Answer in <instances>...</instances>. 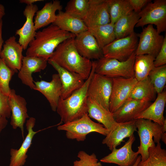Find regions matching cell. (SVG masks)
Segmentation results:
<instances>
[{
	"mask_svg": "<svg viewBox=\"0 0 166 166\" xmlns=\"http://www.w3.org/2000/svg\"><path fill=\"white\" fill-rule=\"evenodd\" d=\"M75 36L51 24L37 32L34 39L30 43L26 49V56L42 57L48 60L59 44L67 39L74 38Z\"/></svg>",
	"mask_w": 166,
	"mask_h": 166,
	"instance_id": "6da1fadb",
	"label": "cell"
},
{
	"mask_svg": "<svg viewBox=\"0 0 166 166\" xmlns=\"http://www.w3.org/2000/svg\"><path fill=\"white\" fill-rule=\"evenodd\" d=\"M65 69L77 73L85 80L92 69V61L79 53L74 43V38L67 39L59 44L49 58Z\"/></svg>",
	"mask_w": 166,
	"mask_h": 166,
	"instance_id": "7a4b0ae2",
	"label": "cell"
},
{
	"mask_svg": "<svg viewBox=\"0 0 166 166\" xmlns=\"http://www.w3.org/2000/svg\"><path fill=\"white\" fill-rule=\"evenodd\" d=\"M93 65L90 75L82 86L65 99L60 97L56 111L64 123L78 119L88 114V86L95 73V63Z\"/></svg>",
	"mask_w": 166,
	"mask_h": 166,
	"instance_id": "3957f363",
	"label": "cell"
},
{
	"mask_svg": "<svg viewBox=\"0 0 166 166\" xmlns=\"http://www.w3.org/2000/svg\"><path fill=\"white\" fill-rule=\"evenodd\" d=\"M57 129L65 131L68 139L78 141H84L87 135L92 132L106 136L109 131L101 124L93 121L88 114L78 119L59 125Z\"/></svg>",
	"mask_w": 166,
	"mask_h": 166,
	"instance_id": "277c9868",
	"label": "cell"
},
{
	"mask_svg": "<svg viewBox=\"0 0 166 166\" xmlns=\"http://www.w3.org/2000/svg\"><path fill=\"white\" fill-rule=\"evenodd\" d=\"M136 56L134 52L124 61L103 57L94 61L95 73L112 78L134 77L133 67Z\"/></svg>",
	"mask_w": 166,
	"mask_h": 166,
	"instance_id": "5b68a950",
	"label": "cell"
},
{
	"mask_svg": "<svg viewBox=\"0 0 166 166\" xmlns=\"http://www.w3.org/2000/svg\"><path fill=\"white\" fill-rule=\"evenodd\" d=\"M140 144L136 152L140 155V161L148 158V149L155 146V143L160 142L163 133L162 126L151 120L144 119H136Z\"/></svg>",
	"mask_w": 166,
	"mask_h": 166,
	"instance_id": "8992f818",
	"label": "cell"
},
{
	"mask_svg": "<svg viewBox=\"0 0 166 166\" xmlns=\"http://www.w3.org/2000/svg\"><path fill=\"white\" fill-rule=\"evenodd\" d=\"M139 19L136 27L154 24L160 34L166 30V0H155L148 3L138 13Z\"/></svg>",
	"mask_w": 166,
	"mask_h": 166,
	"instance_id": "52a82bcc",
	"label": "cell"
},
{
	"mask_svg": "<svg viewBox=\"0 0 166 166\" xmlns=\"http://www.w3.org/2000/svg\"><path fill=\"white\" fill-rule=\"evenodd\" d=\"M138 42L137 34L135 32L126 37L116 39L102 49L103 56L125 61L135 52Z\"/></svg>",
	"mask_w": 166,
	"mask_h": 166,
	"instance_id": "ba28073f",
	"label": "cell"
},
{
	"mask_svg": "<svg viewBox=\"0 0 166 166\" xmlns=\"http://www.w3.org/2000/svg\"><path fill=\"white\" fill-rule=\"evenodd\" d=\"M112 78L94 73L88 88V98L109 110Z\"/></svg>",
	"mask_w": 166,
	"mask_h": 166,
	"instance_id": "9c48e42d",
	"label": "cell"
},
{
	"mask_svg": "<svg viewBox=\"0 0 166 166\" xmlns=\"http://www.w3.org/2000/svg\"><path fill=\"white\" fill-rule=\"evenodd\" d=\"M137 34L139 40L135 51L136 55L147 54L155 58L162 45L164 37L159 34L151 24L148 25Z\"/></svg>",
	"mask_w": 166,
	"mask_h": 166,
	"instance_id": "30bf717a",
	"label": "cell"
},
{
	"mask_svg": "<svg viewBox=\"0 0 166 166\" xmlns=\"http://www.w3.org/2000/svg\"><path fill=\"white\" fill-rule=\"evenodd\" d=\"M112 86L109 100V110L114 113L128 99L137 81L134 77L112 78Z\"/></svg>",
	"mask_w": 166,
	"mask_h": 166,
	"instance_id": "8fae6325",
	"label": "cell"
},
{
	"mask_svg": "<svg viewBox=\"0 0 166 166\" xmlns=\"http://www.w3.org/2000/svg\"><path fill=\"white\" fill-rule=\"evenodd\" d=\"M135 140L133 134L121 148H113L111 153L100 160L101 162L117 164L120 166H132L136 161L139 154L133 151L132 145Z\"/></svg>",
	"mask_w": 166,
	"mask_h": 166,
	"instance_id": "7c38bea8",
	"label": "cell"
},
{
	"mask_svg": "<svg viewBox=\"0 0 166 166\" xmlns=\"http://www.w3.org/2000/svg\"><path fill=\"white\" fill-rule=\"evenodd\" d=\"M48 62L57 72L59 76L62 86V98H67L84 84L85 80L80 74L65 69L50 59Z\"/></svg>",
	"mask_w": 166,
	"mask_h": 166,
	"instance_id": "4fadbf2b",
	"label": "cell"
},
{
	"mask_svg": "<svg viewBox=\"0 0 166 166\" xmlns=\"http://www.w3.org/2000/svg\"><path fill=\"white\" fill-rule=\"evenodd\" d=\"M0 52V58L6 65L17 72L20 69L24 56L22 47L17 42L14 36L5 41Z\"/></svg>",
	"mask_w": 166,
	"mask_h": 166,
	"instance_id": "5bb4252c",
	"label": "cell"
},
{
	"mask_svg": "<svg viewBox=\"0 0 166 166\" xmlns=\"http://www.w3.org/2000/svg\"><path fill=\"white\" fill-rule=\"evenodd\" d=\"M11 111L10 124L14 129L20 128L24 138V125L27 118V102L25 99L17 94L14 89H11L9 96Z\"/></svg>",
	"mask_w": 166,
	"mask_h": 166,
	"instance_id": "9a60e30c",
	"label": "cell"
},
{
	"mask_svg": "<svg viewBox=\"0 0 166 166\" xmlns=\"http://www.w3.org/2000/svg\"><path fill=\"white\" fill-rule=\"evenodd\" d=\"M74 43L79 53L85 58L97 60L104 57L102 49L88 30L76 35Z\"/></svg>",
	"mask_w": 166,
	"mask_h": 166,
	"instance_id": "2e32d148",
	"label": "cell"
},
{
	"mask_svg": "<svg viewBox=\"0 0 166 166\" xmlns=\"http://www.w3.org/2000/svg\"><path fill=\"white\" fill-rule=\"evenodd\" d=\"M83 20L88 29L110 23L107 0H89L88 10Z\"/></svg>",
	"mask_w": 166,
	"mask_h": 166,
	"instance_id": "e0dca14e",
	"label": "cell"
},
{
	"mask_svg": "<svg viewBox=\"0 0 166 166\" xmlns=\"http://www.w3.org/2000/svg\"><path fill=\"white\" fill-rule=\"evenodd\" d=\"M47 62L48 60L42 57L24 56L21 67L18 73V77L23 84L35 90V85L32 74L45 69Z\"/></svg>",
	"mask_w": 166,
	"mask_h": 166,
	"instance_id": "ac0fdd59",
	"label": "cell"
},
{
	"mask_svg": "<svg viewBox=\"0 0 166 166\" xmlns=\"http://www.w3.org/2000/svg\"><path fill=\"white\" fill-rule=\"evenodd\" d=\"M38 10V7L36 4L26 6L23 11L26 21L22 26L15 32V34L19 37L18 42L23 50L27 49L30 43L35 36L37 30L34 27L33 18Z\"/></svg>",
	"mask_w": 166,
	"mask_h": 166,
	"instance_id": "d6986e66",
	"label": "cell"
},
{
	"mask_svg": "<svg viewBox=\"0 0 166 166\" xmlns=\"http://www.w3.org/2000/svg\"><path fill=\"white\" fill-rule=\"evenodd\" d=\"M34 90L42 93L49 102L52 110L56 111L57 105L61 97V83L57 73L52 76L49 82L44 80L34 82Z\"/></svg>",
	"mask_w": 166,
	"mask_h": 166,
	"instance_id": "ffe728a7",
	"label": "cell"
},
{
	"mask_svg": "<svg viewBox=\"0 0 166 166\" xmlns=\"http://www.w3.org/2000/svg\"><path fill=\"white\" fill-rule=\"evenodd\" d=\"M35 122L36 119L33 117H30L26 121V127L28 133L18 149H10L9 166H23L25 164L27 157V153L32 144V140L35 135L38 132L33 130Z\"/></svg>",
	"mask_w": 166,
	"mask_h": 166,
	"instance_id": "44dd1931",
	"label": "cell"
},
{
	"mask_svg": "<svg viewBox=\"0 0 166 166\" xmlns=\"http://www.w3.org/2000/svg\"><path fill=\"white\" fill-rule=\"evenodd\" d=\"M151 102L128 98L122 106L114 113L116 122L123 123L134 120L135 117L143 112L151 104Z\"/></svg>",
	"mask_w": 166,
	"mask_h": 166,
	"instance_id": "7402d4cb",
	"label": "cell"
},
{
	"mask_svg": "<svg viewBox=\"0 0 166 166\" xmlns=\"http://www.w3.org/2000/svg\"><path fill=\"white\" fill-rule=\"evenodd\" d=\"M136 131V120L119 123L114 128L109 131L102 143L106 144L111 151L124 142V138H129Z\"/></svg>",
	"mask_w": 166,
	"mask_h": 166,
	"instance_id": "603a6c76",
	"label": "cell"
},
{
	"mask_svg": "<svg viewBox=\"0 0 166 166\" xmlns=\"http://www.w3.org/2000/svg\"><path fill=\"white\" fill-rule=\"evenodd\" d=\"M166 103V92L157 94L154 102L140 113L136 116L134 119H144L151 120L162 126L166 120L164 112Z\"/></svg>",
	"mask_w": 166,
	"mask_h": 166,
	"instance_id": "cb8c5ba5",
	"label": "cell"
},
{
	"mask_svg": "<svg viewBox=\"0 0 166 166\" xmlns=\"http://www.w3.org/2000/svg\"><path fill=\"white\" fill-rule=\"evenodd\" d=\"M60 29L71 33L75 36L88 30L83 20L62 10L58 11L53 24Z\"/></svg>",
	"mask_w": 166,
	"mask_h": 166,
	"instance_id": "d4e9b609",
	"label": "cell"
},
{
	"mask_svg": "<svg viewBox=\"0 0 166 166\" xmlns=\"http://www.w3.org/2000/svg\"><path fill=\"white\" fill-rule=\"evenodd\" d=\"M62 6L58 0L45 3L43 8L36 13L34 22L36 30L53 24L56 17V11L61 10Z\"/></svg>",
	"mask_w": 166,
	"mask_h": 166,
	"instance_id": "484cf974",
	"label": "cell"
},
{
	"mask_svg": "<svg viewBox=\"0 0 166 166\" xmlns=\"http://www.w3.org/2000/svg\"><path fill=\"white\" fill-rule=\"evenodd\" d=\"M88 114L101 124L109 131L114 128L119 123L115 121L113 114L102 106L88 98Z\"/></svg>",
	"mask_w": 166,
	"mask_h": 166,
	"instance_id": "4316f807",
	"label": "cell"
},
{
	"mask_svg": "<svg viewBox=\"0 0 166 166\" xmlns=\"http://www.w3.org/2000/svg\"><path fill=\"white\" fill-rule=\"evenodd\" d=\"M156 93L148 76L137 81L133 87L128 98L151 102L156 98Z\"/></svg>",
	"mask_w": 166,
	"mask_h": 166,
	"instance_id": "83f0119b",
	"label": "cell"
},
{
	"mask_svg": "<svg viewBox=\"0 0 166 166\" xmlns=\"http://www.w3.org/2000/svg\"><path fill=\"white\" fill-rule=\"evenodd\" d=\"M139 19L138 13L133 11L119 18L114 24L116 39L126 37L134 32V27Z\"/></svg>",
	"mask_w": 166,
	"mask_h": 166,
	"instance_id": "f1b7e54d",
	"label": "cell"
},
{
	"mask_svg": "<svg viewBox=\"0 0 166 166\" xmlns=\"http://www.w3.org/2000/svg\"><path fill=\"white\" fill-rule=\"evenodd\" d=\"M88 30L95 38L102 49L116 39L114 24L111 22L94 26L88 29Z\"/></svg>",
	"mask_w": 166,
	"mask_h": 166,
	"instance_id": "f546056e",
	"label": "cell"
},
{
	"mask_svg": "<svg viewBox=\"0 0 166 166\" xmlns=\"http://www.w3.org/2000/svg\"><path fill=\"white\" fill-rule=\"evenodd\" d=\"M155 57L147 54L136 55L134 65V78L137 81L146 78L151 70L155 67Z\"/></svg>",
	"mask_w": 166,
	"mask_h": 166,
	"instance_id": "4dcf8cb0",
	"label": "cell"
},
{
	"mask_svg": "<svg viewBox=\"0 0 166 166\" xmlns=\"http://www.w3.org/2000/svg\"><path fill=\"white\" fill-rule=\"evenodd\" d=\"M107 2L110 22L113 24L133 11L128 0H107Z\"/></svg>",
	"mask_w": 166,
	"mask_h": 166,
	"instance_id": "1f68e13d",
	"label": "cell"
},
{
	"mask_svg": "<svg viewBox=\"0 0 166 166\" xmlns=\"http://www.w3.org/2000/svg\"><path fill=\"white\" fill-rule=\"evenodd\" d=\"M148 156L145 160L140 161L137 166H166V150L161 147L160 142L148 149Z\"/></svg>",
	"mask_w": 166,
	"mask_h": 166,
	"instance_id": "d6a6232c",
	"label": "cell"
},
{
	"mask_svg": "<svg viewBox=\"0 0 166 166\" xmlns=\"http://www.w3.org/2000/svg\"><path fill=\"white\" fill-rule=\"evenodd\" d=\"M148 76L156 93H162L166 83V65L155 67Z\"/></svg>",
	"mask_w": 166,
	"mask_h": 166,
	"instance_id": "836d02e7",
	"label": "cell"
},
{
	"mask_svg": "<svg viewBox=\"0 0 166 166\" xmlns=\"http://www.w3.org/2000/svg\"><path fill=\"white\" fill-rule=\"evenodd\" d=\"M89 0H70L65 8L66 13L83 20L88 7Z\"/></svg>",
	"mask_w": 166,
	"mask_h": 166,
	"instance_id": "e575fe53",
	"label": "cell"
},
{
	"mask_svg": "<svg viewBox=\"0 0 166 166\" xmlns=\"http://www.w3.org/2000/svg\"><path fill=\"white\" fill-rule=\"evenodd\" d=\"M17 73L7 66L0 58V91L9 96L11 89L9 83L13 76Z\"/></svg>",
	"mask_w": 166,
	"mask_h": 166,
	"instance_id": "d590c367",
	"label": "cell"
},
{
	"mask_svg": "<svg viewBox=\"0 0 166 166\" xmlns=\"http://www.w3.org/2000/svg\"><path fill=\"white\" fill-rule=\"evenodd\" d=\"M77 156L79 160L73 162V166H102L94 153L90 155L83 151H80Z\"/></svg>",
	"mask_w": 166,
	"mask_h": 166,
	"instance_id": "8d00e7d4",
	"label": "cell"
},
{
	"mask_svg": "<svg viewBox=\"0 0 166 166\" xmlns=\"http://www.w3.org/2000/svg\"><path fill=\"white\" fill-rule=\"evenodd\" d=\"M11 115V111L9 96L0 91V118H9Z\"/></svg>",
	"mask_w": 166,
	"mask_h": 166,
	"instance_id": "74e56055",
	"label": "cell"
},
{
	"mask_svg": "<svg viewBox=\"0 0 166 166\" xmlns=\"http://www.w3.org/2000/svg\"><path fill=\"white\" fill-rule=\"evenodd\" d=\"M154 64V66L157 67L166 64V36L164 37V42L161 49L155 57Z\"/></svg>",
	"mask_w": 166,
	"mask_h": 166,
	"instance_id": "f35d334b",
	"label": "cell"
},
{
	"mask_svg": "<svg viewBox=\"0 0 166 166\" xmlns=\"http://www.w3.org/2000/svg\"><path fill=\"white\" fill-rule=\"evenodd\" d=\"M133 11L138 13L149 2L150 0H128Z\"/></svg>",
	"mask_w": 166,
	"mask_h": 166,
	"instance_id": "ab89813d",
	"label": "cell"
},
{
	"mask_svg": "<svg viewBox=\"0 0 166 166\" xmlns=\"http://www.w3.org/2000/svg\"><path fill=\"white\" fill-rule=\"evenodd\" d=\"M8 121L6 118H0V133L7 126Z\"/></svg>",
	"mask_w": 166,
	"mask_h": 166,
	"instance_id": "60d3db41",
	"label": "cell"
},
{
	"mask_svg": "<svg viewBox=\"0 0 166 166\" xmlns=\"http://www.w3.org/2000/svg\"><path fill=\"white\" fill-rule=\"evenodd\" d=\"M3 21L2 20L0 21V52L2 49L4 44V40L2 36V29Z\"/></svg>",
	"mask_w": 166,
	"mask_h": 166,
	"instance_id": "b9f144b4",
	"label": "cell"
},
{
	"mask_svg": "<svg viewBox=\"0 0 166 166\" xmlns=\"http://www.w3.org/2000/svg\"><path fill=\"white\" fill-rule=\"evenodd\" d=\"M43 1L42 0H20L19 2L22 3H25L27 6L31 5L34 4V3L39 2Z\"/></svg>",
	"mask_w": 166,
	"mask_h": 166,
	"instance_id": "7bdbcfd3",
	"label": "cell"
},
{
	"mask_svg": "<svg viewBox=\"0 0 166 166\" xmlns=\"http://www.w3.org/2000/svg\"><path fill=\"white\" fill-rule=\"evenodd\" d=\"M5 14V8L4 6L0 3V21Z\"/></svg>",
	"mask_w": 166,
	"mask_h": 166,
	"instance_id": "ee69618b",
	"label": "cell"
},
{
	"mask_svg": "<svg viewBox=\"0 0 166 166\" xmlns=\"http://www.w3.org/2000/svg\"><path fill=\"white\" fill-rule=\"evenodd\" d=\"M163 142L166 144V133L165 132L163 133L161 137V139Z\"/></svg>",
	"mask_w": 166,
	"mask_h": 166,
	"instance_id": "f6af8a7d",
	"label": "cell"
},
{
	"mask_svg": "<svg viewBox=\"0 0 166 166\" xmlns=\"http://www.w3.org/2000/svg\"><path fill=\"white\" fill-rule=\"evenodd\" d=\"M162 130L163 133L165 132L166 131V120L164 121L163 124L162 126Z\"/></svg>",
	"mask_w": 166,
	"mask_h": 166,
	"instance_id": "bcb514c9",
	"label": "cell"
},
{
	"mask_svg": "<svg viewBox=\"0 0 166 166\" xmlns=\"http://www.w3.org/2000/svg\"><path fill=\"white\" fill-rule=\"evenodd\" d=\"M141 159V156L140 155L138 156L135 162V163L132 166H137V164H138L139 162L140 161Z\"/></svg>",
	"mask_w": 166,
	"mask_h": 166,
	"instance_id": "7dc6e473",
	"label": "cell"
}]
</instances>
